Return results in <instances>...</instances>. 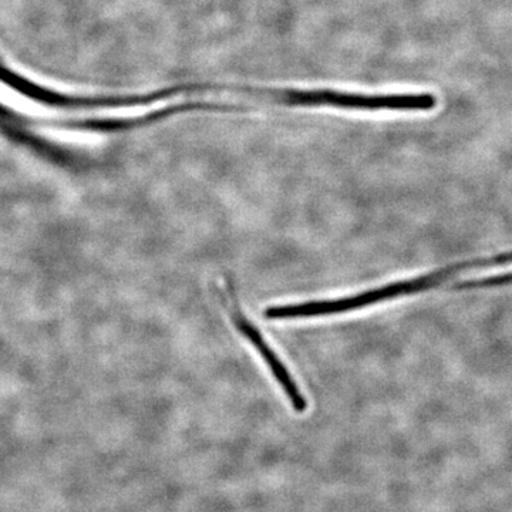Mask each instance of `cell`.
Returning a JSON list of instances; mask_svg holds the SVG:
<instances>
[{
  "mask_svg": "<svg viewBox=\"0 0 512 512\" xmlns=\"http://www.w3.org/2000/svg\"><path fill=\"white\" fill-rule=\"evenodd\" d=\"M512 285V274L491 276V278L476 279V281L461 282L456 286L458 291L464 289L495 288V286Z\"/></svg>",
  "mask_w": 512,
  "mask_h": 512,
  "instance_id": "4",
  "label": "cell"
},
{
  "mask_svg": "<svg viewBox=\"0 0 512 512\" xmlns=\"http://www.w3.org/2000/svg\"><path fill=\"white\" fill-rule=\"evenodd\" d=\"M0 82L6 84L10 89L22 93L29 99L39 101V103L49 104V106L64 107V109H116L119 107V96L111 97H70L66 94L52 92V90L43 89L37 84L30 83L18 74L10 72L2 63H0Z\"/></svg>",
  "mask_w": 512,
  "mask_h": 512,
  "instance_id": "3",
  "label": "cell"
},
{
  "mask_svg": "<svg viewBox=\"0 0 512 512\" xmlns=\"http://www.w3.org/2000/svg\"><path fill=\"white\" fill-rule=\"evenodd\" d=\"M228 296L229 303L227 301H225V303H227L229 312H231L232 322H234L235 328H237L238 332L258 350L259 355L265 360L266 366L269 367L272 375H274L276 382L279 383L281 389L284 390V393L288 396L289 403H291L293 410L299 414L305 413L306 410H308V402H306L305 396H303L301 389H299L298 383L293 380L291 373L286 369L282 360L279 359L278 355L271 349V346L268 345L264 335L259 332V329L256 328L254 323L249 322L247 316L239 309L238 301L237 298H235V292L231 284L228 286Z\"/></svg>",
  "mask_w": 512,
  "mask_h": 512,
  "instance_id": "2",
  "label": "cell"
},
{
  "mask_svg": "<svg viewBox=\"0 0 512 512\" xmlns=\"http://www.w3.org/2000/svg\"><path fill=\"white\" fill-rule=\"evenodd\" d=\"M467 269V261L458 262V264L446 266V268L430 272L427 275L417 276V278L407 279V281L394 282V284L370 289V291L357 293V295L348 296V298L296 303V305L269 306L264 315L269 320H293L322 318V316L355 312L367 308V306L376 305V303L429 291V289L443 284L447 279L453 278L458 272L467 271Z\"/></svg>",
  "mask_w": 512,
  "mask_h": 512,
  "instance_id": "1",
  "label": "cell"
}]
</instances>
